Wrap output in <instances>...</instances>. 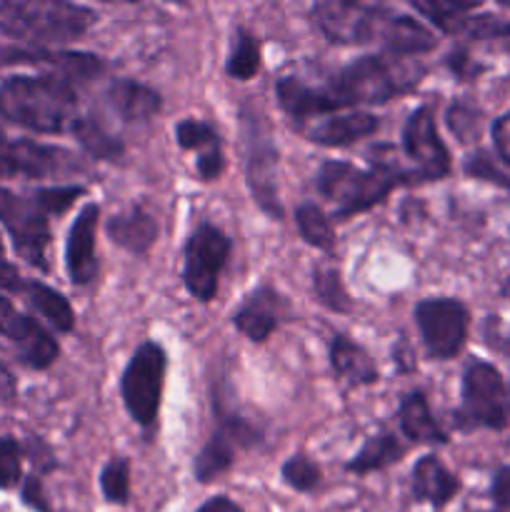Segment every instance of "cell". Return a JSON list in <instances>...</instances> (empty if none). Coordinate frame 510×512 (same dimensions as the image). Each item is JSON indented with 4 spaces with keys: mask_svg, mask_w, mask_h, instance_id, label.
I'll return each instance as SVG.
<instances>
[{
    "mask_svg": "<svg viewBox=\"0 0 510 512\" xmlns=\"http://www.w3.org/2000/svg\"><path fill=\"white\" fill-rule=\"evenodd\" d=\"M165 370H168V355H165L163 345L155 340H145L133 353L123 378H120V398H123L125 410L145 433H153L158 425Z\"/></svg>",
    "mask_w": 510,
    "mask_h": 512,
    "instance_id": "7",
    "label": "cell"
},
{
    "mask_svg": "<svg viewBox=\"0 0 510 512\" xmlns=\"http://www.w3.org/2000/svg\"><path fill=\"white\" fill-rule=\"evenodd\" d=\"M23 500L33 510L50 512L48 503H45V495H43V488H40V480L38 478H28V483H25V490H23Z\"/></svg>",
    "mask_w": 510,
    "mask_h": 512,
    "instance_id": "41",
    "label": "cell"
},
{
    "mask_svg": "<svg viewBox=\"0 0 510 512\" xmlns=\"http://www.w3.org/2000/svg\"><path fill=\"white\" fill-rule=\"evenodd\" d=\"M243 120V143H245V178L258 208L268 218H283V205L278 195V148L270 138L268 123L263 113L250 103L240 108Z\"/></svg>",
    "mask_w": 510,
    "mask_h": 512,
    "instance_id": "6",
    "label": "cell"
},
{
    "mask_svg": "<svg viewBox=\"0 0 510 512\" xmlns=\"http://www.w3.org/2000/svg\"><path fill=\"white\" fill-rule=\"evenodd\" d=\"M3 63H30V65H45L58 78L68 80V83H85V80L95 78L105 70L103 58L93 53H70V50H50V48H30L18 50L8 48L0 53Z\"/></svg>",
    "mask_w": 510,
    "mask_h": 512,
    "instance_id": "17",
    "label": "cell"
},
{
    "mask_svg": "<svg viewBox=\"0 0 510 512\" xmlns=\"http://www.w3.org/2000/svg\"><path fill=\"white\" fill-rule=\"evenodd\" d=\"M295 225H298L305 243L313 245V248L325 250V253H330V250L335 248V230L333 225H330V218L325 215V210L320 208V205L315 203L298 205V208H295Z\"/></svg>",
    "mask_w": 510,
    "mask_h": 512,
    "instance_id": "28",
    "label": "cell"
},
{
    "mask_svg": "<svg viewBox=\"0 0 510 512\" xmlns=\"http://www.w3.org/2000/svg\"><path fill=\"white\" fill-rule=\"evenodd\" d=\"M0 115L45 135L75 133L80 115L75 85L58 75H13L0 83Z\"/></svg>",
    "mask_w": 510,
    "mask_h": 512,
    "instance_id": "2",
    "label": "cell"
},
{
    "mask_svg": "<svg viewBox=\"0 0 510 512\" xmlns=\"http://www.w3.org/2000/svg\"><path fill=\"white\" fill-rule=\"evenodd\" d=\"M230 250H233V243L215 225L200 223L190 233L183 255V283L195 300L210 303L218 295L220 275H223V268L228 265Z\"/></svg>",
    "mask_w": 510,
    "mask_h": 512,
    "instance_id": "8",
    "label": "cell"
},
{
    "mask_svg": "<svg viewBox=\"0 0 510 512\" xmlns=\"http://www.w3.org/2000/svg\"><path fill=\"white\" fill-rule=\"evenodd\" d=\"M260 70V40L245 28L235 33L233 50L225 63V73L235 80H250Z\"/></svg>",
    "mask_w": 510,
    "mask_h": 512,
    "instance_id": "29",
    "label": "cell"
},
{
    "mask_svg": "<svg viewBox=\"0 0 510 512\" xmlns=\"http://www.w3.org/2000/svg\"><path fill=\"white\" fill-rule=\"evenodd\" d=\"M380 128V118L365 110H355V113L345 115H330L325 120H315V123L305 125L300 133L310 138L318 145H328V148H343V145L358 143V140L368 138Z\"/></svg>",
    "mask_w": 510,
    "mask_h": 512,
    "instance_id": "20",
    "label": "cell"
},
{
    "mask_svg": "<svg viewBox=\"0 0 510 512\" xmlns=\"http://www.w3.org/2000/svg\"><path fill=\"white\" fill-rule=\"evenodd\" d=\"M493 143L498 150L500 160L510 165V113L500 115L493 123Z\"/></svg>",
    "mask_w": 510,
    "mask_h": 512,
    "instance_id": "38",
    "label": "cell"
},
{
    "mask_svg": "<svg viewBox=\"0 0 510 512\" xmlns=\"http://www.w3.org/2000/svg\"><path fill=\"white\" fill-rule=\"evenodd\" d=\"M313 290L318 295L320 303L325 305L333 313H350L353 303H350V295L345 293V285L340 280L338 270L328 268V265H320L313 270Z\"/></svg>",
    "mask_w": 510,
    "mask_h": 512,
    "instance_id": "31",
    "label": "cell"
},
{
    "mask_svg": "<svg viewBox=\"0 0 510 512\" xmlns=\"http://www.w3.org/2000/svg\"><path fill=\"white\" fill-rule=\"evenodd\" d=\"M73 135L80 140V145H83L93 158H100V160L123 158V145H120V140L113 138V135H110L103 125L95 123L93 118L80 120Z\"/></svg>",
    "mask_w": 510,
    "mask_h": 512,
    "instance_id": "30",
    "label": "cell"
},
{
    "mask_svg": "<svg viewBox=\"0 0 510 512\" xmlns=\"http://www.w3.org/2000/svg\"><path fill=\"white\" fill-rule=\"evenodd\" d=\"M105 230H108V238L115 245L135 255L148 253L153 248L155 238H158V223L143 205H130L123 213L113 215Z\"/></svg>",
    "mask_w": 510,
    "mask_h": 512,
    "instance_id": "21",
    "label": "cell"
},
{
    "mask_svg": "<svg viewBox=\"0 0 510 512\" xmlns=\"http://www.w3.org/2000/svg\"><path fill=\"white\" fill-rule=\"evenodd\" d=\"M423 183L415 170H405L395 160H378L368 170L345 160H328L318 170V190L335 205V218L345 220L365 213L388 198L398 185Z\"/></svg>",
    "mask_w": 510,
    "mask_h": 512,
    "instance_id": "3",
    "label": "cell"
},
{
    "mask_svg": "<svg viewBox=\"0 0 510 512\" xmlns=\"http://www.w3.org/2000/svg\"><path fill=\"white\" fill-rule=\"evenodd\" d=\"M330 368H333L335 378L358 385V388L373 385L378 380V368H375L373 358L348 335H335L330 340Z\"/></svg>",
    "mask_w": 510,
    "mask_h": 512,
    "instance_id": "24",
    "label": "cell"
},
{
    "mask_svg": "<svg viewBox=\"0 0 510 512\" xmlns=\"http://www.w3.org/2000/svg\"><path fill=\"white\" fill-rule=\"evenodd\" d=\"M503 295H508V298H510V280L503 285Z\"/></svg>",
    "mask_w": 510,
    "mask_h": 512,
    "instance_id": "46",
    "label": "cell"
},
{
    "mask_svg": "<svg viewBox=\"0 0 510 512\" xmlns=\"http://www.w3.org/2000/svg\"><path fill=\"white\" fill-rule=\"evenodd\" d=\"M455 425L463 430L508 425L503 375L488 363H470L463 375V405L455 413Z\"/></svg>",
    "mask_w": 510,
    "mask_h": 512,
    "instance_id": "10",
    "label": "cell"
},
{
    "mask_svg": "<svg viewBox=\"0 0 510 512\" xmlns=\"http://www.w3.org/2000/svg\"><path fill=\"white\" fill-rule=\"evenodd\" d=\"M400 428H403L405 438L410 443L418 445H445L448 443V433L440 428L438 420L433 418L428 408V400L420 390H410L403 398L398 410Z\"/></svg>",
    "mask_w": 510,
    "mask_h": 512,
    "instance_id": "25",
    "label": "cell"
},
{
    "mask_svg": "<svg viewBox=\"0 0 510 512\" xmlns=\"http://www.w3.org/2000/svg\"><path fill=\"white\" fill-rule=\"evenodd\" d=\"M283 480L290 485V488L298 490V493H310V490H315L320 485L323 473H320L318 463H313L308 455L298 453L293 455V458L285 460Z\"/></svg>",
    "mask_w": 510,
    "mask_h": 512,
    "instance_id": "34",
    "label": "cell"
},
{
    "mask_svg": "<svg viewBox=\"0 0 510 512\" xmlns=\"http://www.w3.org/2000/svg\"><path fill=\"white\" fill-rule=\"evenodd\" d=\"M98 15L85 5L63 0H5L0 3V30L35 48H55L83 38Z\"/></svg>",
    "mask_w": 510,
    "mask_h": 512,
    "instance_id": "4",
    "label": "cell"
},
{
    "mask_svg": "<svg viewBox=\"0 0 510 512\" xmlns=\"http://www.w3.org/2000/svg\"><path fill=\"white\" fill-rule=\"evenodd\" d=\"M488 340H490V345H493V348H498V350H503V353H508L510 355V333H498V330H495V325L490 323V328H488Z\"/></svg>",
    "mask_w": 510,
    "mask_h": 512,
    "instance_id": "45",
    "label": "cell"
},
{
    "mask_svg": "<svg viewBox=\"0 0 510 512\" xmlns=\"http://www.w3.org/2000/svg\"><path fill=\"white\" fill-rule=\"evenodd\" d=\"M405 453H408V448L400 443L398 435L380 433L360 448V453L345 465V470L355 475H368L375 473V470H385L390 465L400 463L405 458Z\"/></svg>",
    "mask_w": 510,
    "mask_h": 512,
    "instance_id": "26",
    "label": "cell"
},
{
    "mask_svg": "<svg viewBox=\"0 0 510 512\" xmlns=\"http://www.w3.org/2000/svg\"><path fill=\"white\" fill-rule=\"evenodd\" d=\"M285 315H288V300L270 285H260L233 315V325L250 343H265L280 328Z\"/></svg>",
    "mask_w": 510,
    "mask_h": 512,
    "instance_id": "16",
    "label": "cell"
},
{
    "mask_svg": "<svg viewBox=\"0 0 510 512\" xmlns=\"http://www.w3.org/2000/svg\"><path fill=\"white\" fill-rule=\"evenodd\" d=\"M175 140L183 150L198 153V175L203 180H218L225 170L223 140L218 130L203 120L185 118L175 125Z\"/></svg>",
    "mask_w": 510,
    "mask_h": 512,
    "instance_id": "19",
    "label": "cell"
},
{
    "mask_svg": "<svg viewBox=\"0 0 510 512\" xmlns=\"http://www.w3.org/2000/svg\"><path fill=\"white\" fill-rule=\"evenodd\" d=\"M413 8L418 10V13H423L428 20H433V23L438 25L443 33H450V30H453V25L458 23L465 13H470L473 8H478V5L443 3V0H430V3H425V0H413Z\"/></svg>",
    "mask_w": 510,
    "mask_h": 512,
    "instance_id": "35",
    "label": "cell"
},
{
    "mask_svg": "<svg viewBox=\"0 0 510 512\" xmlns=\"http://www.w3.org/2000/svg\"><path fill=\"white\" fill-rule=\"evenodd\" d=\"M100 490L105 500L125 505L130 498V463L125 458H113L100 473Z\"/></svg>",
    "mask_w": 510,
    "mask_h": 512,
    "instance_id": "32",
    "label": "cell"
},
{
    "mask_svg": "<svg viewBox=\"0 0 510 512\" xmlns=\"http://www.w3.org/2000/svg\"><path fill=\"white\" fill-rule=\"evenodd\" d=\"M108 103L125 123H145V120H150L158 113L163 98L153 88L138 83V80L120 78L110 83Z\"/></svg>",
    "mask_w": 510,
    "mask_h": 512,
    "instance_id": "22",
    "label": "cell"
},
{
    "mask_svg": "<svg viewBox=\"0 0 510 512\" xmlns=\"http://www.w3.org/2000/svg\"><path fill=\"white\" fill-rule=\"evenodd\" d=\"M85 165L65 148L0 135V178H65L83 173Z\"/></svg>",
    "mask_w": 510,
    "mask_h": 512,
    "instance_id": "11",
    "label": "cell"
},
{
    "mask_svg": "<svg viewBox=\"0 0 510 512\" xmlns=\"http://www.w3.org/2000/svg\"><path fill=\"white\" fill-rule=\"evenodd\" d=\"M23 295L28 298V303L53 325L60 333H70L75 328V313L70 308V303L65 300V295H60L58 290L48 288L45 283H38V280H28L25 283Z\"/></svg>",
    "mask_w": 510,
    "mask_h": 512,
    "instance_id": "27",
    "label": "cell"
},
{
    "mask_svg": "<svg viewBox=\"0 0 510 512\" xmlns=\"http://www.w3.org/2000/svg\"><path fill=\"white\" fill-rule=\"evenodd\" d=\"M493 500L510 510V468H500L493 478Z\"/></svg>",
    "mask_w": 510,
    "mask_h": 512,
    "instance_id": "39",
    "label": "cell"
},
{
    "mask_svg": "<svg viewBox=\"0 0 510 512\" xmlns=\"http://www.w3.org/2000/svg\"><path fill=\"white\" fill-rule=\"evenodd\" d=\"M403 148L415 163L420 180H440L450 173V153L440 140L430 105H420L405 120Z\"/></svg>",
    "mask_w": 510,
    "mask_h": 512,
    "instance_id": "13",
    "label": "cell"
},
{
    "mask_svg": "<svg viewBox=\"0 0 510 512\" xmlns=\"http://www.w3.org/2000/svg\"><path fill=\"white\" fill-rule=\"evenodd\" d=\"M23 478V450L18 440L0 438V490H10Z\"/></svg>",
    "mask_w": 510,
    "mask_h": 512,
    "instance_id": "36",
    "label": "cell"
},
{
    "mask_svg": "<svg viewBox=\"0 0 510 512\" xmlns=\"http://www.w3.org/2000/svg\"><path fill=\"white\" fill-rule=\"evenodd\" d=\"M15 390H18V388H15V378L10 375V370L5 368L3 363H0V405L13 403Z\"/></svg>",
    "mask_w": 510,
    "mask_h": 512,
    "instance_id": "44",
    "label": "cell"
},
{
    "mask_svg": "<svg viewBox=\"0 0 510 512\" xmlns=\"http://www.w3.org/2000/svg\"><path fill=\"white\" fill-rule=\"evenodd\" d=\"M470 35L475 40H503V43L510 45V23L500 18H490V15H483V18H463L453 25L450 35Z\"/></svg>",
    "mask_w": 510,
    "mask_h": 512,
    "instance_id": "33",
    "label": "cell"
},
{
    "mask_svg": "<svg viewBox=\"0 0 510 512\" xmlns=\"http://www.w3.org/2000/svg\"><path fill=\"white\" fill-rule=\"evenodd\" d=\"M448 65L455 75H460V78H470V75H475L480 70L470 63V55L465 53V50H455V53H450Z\"/></svg>",
    "mask_w": 510,
    "mask_h": 512,
    "instance_id": "42",
    "label": "cell"
},
{
    "mask_svg": "<svg viewBox=\"0 0 510 512\" xmlns=\"http://www.w3.org/2000/svg\"><path fill=\"white\" fill-rule=\"evenodd\" d=\"M48 218L50 215L45 213L35 193L23 198V195L0 188V223L8 228L15 253L43 273L48 270Z\"/></svg>",
    "mask_w": 510,
    "mask_h": 512,
    "instance_id": "9",
    "label": "cell"
},
{
    "mask_svg": "<svg viewBox=\"0 0 510 512\" xmlns=\"http://www.w3.org/2000/svg\"><path fill=\"white\" fill-rule=\"evenodd\" d=\"M218 420V430L205 443V448L200 450L193 463V473L200 483H213L215 478L228 473L233 468L238 448H250L260 438L258 430L245 423L243 418H230V415L218 413Z\"/></svg>",
    "mask_w": 510,
    "mask_h": 512,
    "instance_id": "14",
    "label": "cell"
},
{
    "mask_svg": "<svg viewBox=\"0 0 510 512\" xmlns=\"http://www.w3.org/2000/svg\"><path fill=\"white\" fill-rule=\"evenodd\" d=\"M398 10L353 0H320L313 5V20L320 33L338 45L380 43L388 50Z\"/></svg>",
    "mask_w": 510,
    "mask_h": 512,
    "instance_id": "5",
    "label": "cell"
},
{
    "mask_svg": "<svg viewBox=\"0 0 510 512\" xmlns=\"http://www.w3.org/2000/svg\"><path fill=\"white\" fill-rule=\"evenodd\" d=\"M460 493V480L435 455H425L413 468V498L443 508Z\"/></svg>",
    "mask_w": 510,
    "mask_h": 512,
    "instance_id": "23",
    "label": "cell"
},
{
    "mask_svg": "<svg viewBox=\"0 0 510 512\" xmlns=\"http://www.w3.org/2000/svg\"><path fill=\"white\" fill-rule=\"evenodd\" d=\"M198 512H243V508L238 503H233L230 498H225V495H215V498L205 500Z\"/></svg>",
    "mask_w": 510,
    "mask_h": 512,
    "instance_id": "43",
    "label": "cell"
},
{
    "mask_svg": "<svg viewBox=\"0 0 510 512\" xmlns=\"http://www.w3.org/2000/svg\"><path fill=\"white\" fill-rule=\"evenodd\" d=\"M415 323L430 358L448 360L468 338V310L455 298H425L415 305Z\"/></svg>",
    "mask_w": 510,
    "mask_h": 512,
    "instance_id": "12",
    "label": "cell"
},
{
    "mask_svg": "<svg viewBox=\"0 0 510 512\" xmlns=\"http://www.w3.org/2000/svg\"><path fill=\"white\" fill-rule=\"evenodd\" d=\"M100 208L88 203L70 225L68 243H65V265L75 285L85 288L98 278V258H95V228H98Z\"/></svg>",
    "mask_w": 510,
    "mask_h": 512,
    "instance_id": "18",
    "label": "cell"
},
{
    "mask_svg": "<svg viewBox=\"0 0 510 512\" xmlns=\"http://www.w3.org/2000/svg\"><path fill=\"white\" fill-rule=\"evenodd\" d=\"M25 283H28V280L20 278L18 270L10 263H5L3 255H0V288L10 290V293H23Z\"/></svg>",
    "mask_w": 510,
    "mask_h": 512,
    "instance_id": "40",
    "label": "cell"
},
{
    "mask_svg": "<svg viewBox=\"0 0 510 512\" xmlns=\"http://www.w3.org/2000/svg\"><path fill=\"white\" fill-rule=\"evenodd\" d=\"M0 255H3V240H0Z\"/></svg>",
    "mask_w": 510,
    "mask_h": 512,
    "instance_id": "47",
    "label": "cell"
},
{
    "mask_svg": "<svg viewBox=\"0 0 510 512\" xmlns=\"http://www.w3.org/2000/svg\"><path fill=\"white\" fill-rule=\"evenodd\" d=\"M425 65L403 55H363L340 68L325 85H308L300 78H283L275 85L280 108L293 125H305L355 105H380L410 93L423 80Z\"/></svg>",
    "mask_w": 510,
    "mask_h": 512,
    "instance_id": "1",
    "label": "cell"
},
{
    "mask_svg": "<svg viewBox=\"0 0 510 512\" xmlns=\"http://www.w3.org/2000/svg\"><path fill=\"white\" fill-rule=\"evenodd\" d=\"M0 335L8 338L18 350L20 360L35 370L50 368L60 355L53 335L38 320L23 315L5 298H0Z\"/></svg>",
    "mask_w": 510,
    "mask_h": 512,
    "instance_id": "15",
    "label": "cell"
},
{
    "mask_svg": "<svg viewBox=\"0 0 510 512\" xmlns=\"http://www.w3.org/2000/svg\"><path fill=\"white\" fill-rule=\"evenodd\" d=\"M480 115L463 103H455L448 113V125L460 140H475L480 135Z\"/></svg>",
    "mask_w": 510,
    "mask_h": 512,
    "instance_id": "37",
    "label": "cell"
}]
</instances>
